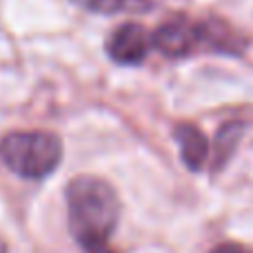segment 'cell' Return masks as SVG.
I'll return each mask as SVG.
<instances>
[{
  "label": "cell",
  "instance_id": "1",
  "mask_svg": "<svg viewBox=\"0 0 253 253\" xmlns=\"http://www.w3.org/2000/svg\"><path fill=\"white\" fill-rule=\"evenodd\" d=\"M69 229L83 247L109 242L120 220V198L107 180L98 175H76L65 189Z\"/></svg>",
  "mask_w": 253,
  "mask_h": 253
},
{
  "label": "cell",
  "instance_id": "2",
  "mask_svg": "<svg viewBox=\"0 0 253 253\" xmlns=\"http://www.w3.org/2000/svg\"><path fill=\"white\" fill-rule=\"evenodd\" d=\"M0 160L25 180L47 178L62 162V140L51 131H9L0 140Z\"/></svg>",
  "mask_w": 253,
  "mask_h": 253
},
{
  "label": "cell",
  "instance_id": "3",
  "mask_svg": "<svg viewBox=\"0 0 253 253\" xmlns=\"http://www.w3.org/2000/svg\"><path fill=\"white\" fill-rule=\"evenodd\" d=\"M151 44L167 58H184L200 44V27L187 18H173L153 31Z\"/></svg>",
  "mask_w": 253,
  "mask_h": 253
},
{
  "label": "cell",
  "instance_id": "4",
  "mask_svg": "<svg viewBox=\"0 0 253 253\" xmlns=\"http://www.w3.org/2000/svg\"><path fill=\"white\" fill-rule=\"evenodd\" d=\"M151 36L138 22H125L111 34L107 53L118 65H140L151 49Z\"/></svg>",
  "mask_w": 253,
  "mask_h": 253
},
{
  "label": "cell",
  "instance_id": "5",
  "mask_svg": "<svg viewBox=\"0 0 253 253\" xmlns=\"http://www.w3.org/2000/svg\"><path fill=\"white\" fill-rule=\"evenodd\" d=\"M173 138L180 147V158L189 171H200L209 156V140L196 125L180 123L173 129Z\"/></svg>",
  "mask_w": 253,
  "mask_h": 253
},
{
  "label": "cell",
  "instance_id": "6",
  "mask_svg": "<svg viewBox=\"0 0 253 253\" xmlns=\"http://www.w3.org/2000/svg\"><path fill=\"white\" fill-rule=\"evenodd\" d=\"M198 27H200V44H207L213 51L240 53L245 47V40L240 38V34H236L222 20H207L200 22Z\"/></svg>",
  "mask_w": 253,
  "mask_h": 253
},
{
  "label": "cell",
  "instance_id": "7",
  "mask_svg": "<svg viewBox=\"0 0 253 253\" xmlns=\"http://www.w3.org/2000/svg\"><path fill=\"white\" fill-rule=\"evenodd\" d=\"M242 131H245V126H242V123H236V120L224 123L218 129L215 147H213V169L215 171L222 169L229 162V158L233 156V151L238 149V144L242 140Z\"/></svg>",
  "mask_w": 253,
  "mask_h": 253
},
{
  "label": "cell",
  "instance_id": "8",
  "mask_svg": "<svg viewBox=\"0 0 253 253\" xmlns=\"http://www.w3.org/2000/svg\"><path fill=\"white\" fill-rule=\"evenodd\" d=\"M209 253H251V251L242 245H236V242H222V245L213 247Z\"/></svg>",
  "mask_w": 253,
  "mask_h": 253
},
{
  "label": "cell",
  "instance_id": "9",
  "mask_svg": "<svg viewBox=\"0 0 253 253\" xmlns=\"http://www.w3.org/2000/svg\"><path fill=\"white\" fill-rule=\"evenodd\" d=\"M84 253H118L116 249H111L109 242H96V245H89V247H83Z\"/></svg>",
  "mask_w": 253,
  "mask_h": 253
},
{
  "label": "cell",
  "instance_id": "10",
  "mask_svg": "<svg viewBox=\"0 0 253 253\" xmlns=\"http://www.w3.org/2000/svg\"><path fill=\"white\" fill-rule=\"evenodd\" d=\"M0 253H7V249H4V245H0Z\"/></svg>",
  "mask_w": 253,
  "mask_h": 253
}]
</instances>
